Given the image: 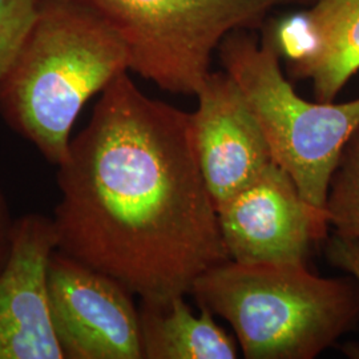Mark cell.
Instances as JSON below:
<instances>
[{"mask_svg":"<svg viewBox=\"0 0 359 359\" xmlns=\"http://www.w3.org/2000/svg\"><path fill=\"white\" fill-rule=\"evenodd\" d=\"M57 250L142 301L191 294L231 259L198 167L191 114L147 96L128 72L100 93L57 165Z\"/></svg>","mask_w":359,"mask_h":359,"instance_id":"6da1fadb","label":"cell"},{"mask_svg":"<svg viewBox=\"0 0 359 359\" xmlns=\"http://www.w3.org/2000/svg\"><path fill=\"white\" fill-rule=\"evenodd\" d=\"M124 72L128 48L99 15L79 0H43L25 43L0 76V116L57 167L84 105Z\"/></svg>","mask_w":359,"mask_h":359,"instance_id":"7a4b0ae2","label":"cell"},{"mask_svg":"<svg viewBox=\"0 0 359 359\" xmlns=\"http://www.w3.org/2000/svg\"><path fill=\"white\" fill-rule=\"evenodd\" d=\"M191 294L228 322L248 359H314L359 323V285L325 278L306 264L228 259L201 274Z\"/></svg>","mask_w":359,"mask_h":359,"instance_id":"3957f363","label":"cell"},{"mask_svg":"<svg viewBox=\"0 0 359 359\" xmlns=\"http://www.w3.org/2000/svg\"><path fill=\"white\" fill-rule=\"evenodd\" d=\"M246 31L236 29L222 39L221 65L243 92L273 163L293 179L309 205L326 216L332 175L359 126V97L338 104L305 100L283 75L271 39L264 32L258 41Z\"/></svg>","mask_w":359,"mask_h":359,"instance_id":"277c9868","label":"cell"},{"mask_svg":"<svg viewBox=\"0 0 359 359\" xmlns=\"http://www.w3.org/2000/svg\"><path fill=\"white\" fill-rule=\"evenodd\" d=\"M123 39L129 71L160 90L194 95L212 55L236 29L262 26L285 0H79Z\"/></svg>","mask_w":359,"mask_h":359,"instance_id":"5b68a950","label":"cell"},{"mask_svg":"<svg viewBox=\"0 0 359 359\" xmlns=\"http://www.w3.org/2000/svg\"><path fill=\"white\" fill-rule=\"evenodd\" d=\"M132 297L115 278L56 249L48 265V301L65 359L144 358Z\"/></svg>","mask_w":359,"mask_h":359,"instance_id":"8992f818","label":"cell"},{"mask_svg":"<svg viewBox=\"0 0 359 359\" xmlns=\"http://www.w3.org/2000/svg\"><path fill=\"white\" fill-rule=\"evenodd\" d=\"M231 261L306 264L310 248L329 237V222L302 198L293 179L271 163L217 209Z\"/></svg>","mask_w":359,"mask_h":359,"instance_id":"52a82bcc","label":"cell"},{"mask_svg":"<svg viewBox=\"0 0 359 359\" xmlns=\"http://www.w3.org/2000/svg\"><path fill=\"white\" fill-rule=\"evenodd\" d=\"M57 248L52 217L15 219L0 271V359H65L52 326L48 265Z\"/></svg>","mask_w":359,"mask_h":359,"instance_id":"ba28073f","label":"cell"},{"mask_svg":"<svg viewBox=\"0 0 359 359\" xmlns=\"http://www.w3.org/2000/svg\"><path fill=\"white\" fill-rule=\"evenodd\" d=\"M193 144L216 209L273 163L268 142L243 92L225 71L210 72L196 93Z\"/></svg>","mask_w":359,"mask_h":359,"instance_id":"9c48e42d","label":"cell"},{"mask_svg":"<svg viewBox=\"0 0 359 359\" xmlns=\"http://www.w3.org/2000/svg\"><path fill=\"white\" fill-rule=\"evenodd\" d=\"M265 34L286 59L290 76L310 80L314 97L333 103L359 72V0H316Z\"/></svg>","mask_w":359,"mask_h":359,"instance_id":"30bf717a","label":"cell"},{"mask_svg":"<svg viewBox=\"0 0 359 359\" xmlns=\"http://www.w3.org/2000/svg\"><path fill=\"white\" fill-rule=\"evenodd\" d=\"M198 316L176 297L165 304L142 301L139 309L142 357L145 359H234L238 342L215 316L200 308Z\"/></svg>","mask_w":359,"mask_h":359,"instance_id":"8fae6325","label":"cell"},{"mask_svg":"<svg viewBox=\"0 0 359 359\" xmlns=\"http://www.w3.org/2000/svg\"><path fill=\"white\" fill-rule=\"evenodd\" d=\"M326 218L335 234L359 241V126L345 144L329 182Z\"/></svg>","mask_w":359,"mask_h":359,"instance_id":"7c38bea8","label":"cell"},{"mask_svg":"<svg viewBox=\"0 0 359 359\" xmlns=\"http://www.w3.org/2000/svg\"><path fill=\"white\" fill-rule=\"evenodd\" d=\"M43 0H0V76L25 43Z\"/></svg>","mask_w":359,"mask_h":359,"instance_id":"4fadbf2b","label":"cell"},{"mask_svg":"<svg viewBox=\"0 0 359 359\" xmlns=\"http://www.w3.org/2000/svg\"><path fill=\"white\" fill-rule=\"evenodd\" d=\"M325 253L327 261L338 269L346 271L359 285V241L341 237L333 233L326 238ZM353 358H359V350L350 351Z\"/></svg>","mask_w":359,"mask_h":359,"instance_id":"5bb4252c","label":"cell"},{"mask_svg":"<svg viewBox=\"0 0 359 359\" xmlns=\"http://www.w3.org/2000/svg\"><path fill=\"white\" fill-rule=\"evenodd\" d=\"M13 224L15 219L11 218L10 208L0 188V271L4 268L11 250Z\"/></svg>","mask_w":359,"mask_h":359,"instance_id":"9a60e30c","label":"cell"},{"mask_svg":"<svg viewBox=\"0 0 359 359\" xmlns=\"http://www.w3.org/2000/svg\"><path fill=\"white\" fill-rule=\"evenodd\" d=\"M286 4H299V6H310L316 0H285Z\"/></svg>","mask_w":359,"mask_h":359,"instance_id":"2e32d148","label":"cell"}]
</instances>
